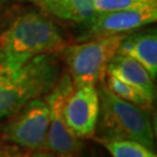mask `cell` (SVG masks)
Masks as SVG:
<instances>
[{
	"label": "cell",
	"instance_id": "obj_1",
	"mask_svg": "<svg viewBox=\"0 0 157 157\" xmlns=\"http://www.w3.org/2000/svg\"><path fill=\"white\" fill-rule=\"evenodd\" d=\"M67 45L61 27L41 11L23 8L0 33V48L22 63L41 55H58Z\"/></svg>",
	"mask_w": 157,
	"mask_h": 157
},
{
	"label": "cell",
	"instance_id": "obj_2",
	"mask_svg": "<svg viewBox=\"0 0 157 157\" xmlns=\"http://www.w3.org/2000/svg\"><path fill=\"white\" fill-rule=\"evenodd\" d=\"M62 75L56 55H41L27 62L17 76L0 84V127L27 102L50 93Z\"/></svg>",
	"mask_w": 157,
	"mask_h": 157
},
{
	"label": "cell",
	"instance_id": "obj_3",
	"mask_svg": "<svg viewBox=\"0 0 157 157\" xmlns=\"http://www.w3.org/2000/svg\"><path fill=\"white\" fill-rule=\"evenodd\" d=\"M97 89L100 109L94 137L136 141L152 149L155 135L149 112L118 98L102 83Z\"/></svg>",
	"mask_w": 157,
	"mask_h": 157
},
{
	"label": "cell",
	"instance_id": "obj_4",
	"mask_svg": "<svg viewBox=\"0 0 157 157\" xmlns=\"http://www.w3.org/2000/svg\"><path fill=\"white\" fill-rule=\"evenodd\" d=\"M127 35L120 34L67 44L61 54L73 89L86 85L98 86L104 83L107 67Z\"/></svg>",
	"mask_w": 157,
	"mask_h": 157
},
{
	"label": "cell",
	"instance_id": "obj_5",
	"mask_svg": "<svg viewBox=\"0 0 157 157\" xmlns=\"http://www.w3.org/2000/svg\"><path fill=\"white\" fill-rule=\"evenodd\" d=\"M49 127L45 98H35L0 127V140L28 152L43 149Z\"/></svg>",
	"mask_w": 157,
	"mask_h": 157
},
{
	"label": "cell",
	"instance_id": "obj_6",
	"mask_svg": "<svg viewBox=\"0 0 157 157\" xmlns=\"http://www.w3.org/2000/svg\"><path fill=\"white\" fill-rule=\"evenodd\" d=\"M72 90L71 79L64 73L45 97L49 106V127L42 150L56 157H80L84 151V142L71 133L63 118L64 102Z\"/></svg>",
	"mask_w": 157,
	"mask_h": 157
},
{
	"label": "cell",
	"instance_id": "obj_7",
	"mask_svg": "<svg viewBox=\"0 0 157 157\" xmlns=\"http://www.w3.org/2000/svg\"><path fill=\"white\" fill-rule=\"evenodd\" d=\"M99 94L94 85L73 89L63 106V118L67 128L79 140H90L95 135L99 118Z\"/></svg>",
	"mask_w": 157,
	"mask_h": 157
},
{
	"label": "cell",
	"instance_id": "obj_8",
	"mask_svg": "<svg viewBox=\"0 0 157 157\" xmlns=\"http://www.w3.org/2000/svg\"><path fill=\"white\" fill-rule=\"evenodd\" d=\"M157 8L97 13L93 20L84 27L79 41L130 34L156 22Z\"/></svg>",
	"mask_w": 157,
	"mask_h": 157
},
{
	"label": "cell",
	"instance_id": "obj_9",
	"mask_svg": "<svg viewBox=\"0 0 157 157\" xmlns=\"http://www.w3.org/2000/svg\"><path fill=\"white\" fill-rule=\"evenodd\" d=\"M119 55L140 63L154 80L157 76V33L156 29L135 30L128 34L119 45Z\"/></svg>",
	"mask_w": 157,
	"mask_h": 157
},
{
	"label": "cell",
	"instance_id": "obj_10",
	"mask_svg": "<svg viewBox=\"0 0 157 157\" xmlns=\"http://www.w3.org/2000/svg\"><path fill=\"white\" fill-rule=\"evenodd\" d=\"M106 75L113 76L133 86L150 100H155L156 87L154 84V79L146 69L134 59L117 54L108 64Z\"/></svg>",
	"mask_w": 157,
	"mask_h": 157
},
{
	"label": "cell",
	"instance_id": "obj_11",
	"mask_svg": "<svg viewBox=\"0 0 157 157\" xmlns=\"http://www.w3.org/2000/svg\"><path fill=\"white\" fill-rule=\"evenodd\" d=\"M93 140L104 147L112 157H157L152 149L136 141L102 137H93Z\"/></svg>",
	"mask_w": 157,
	"mask_h": 157
},
{
	"label": "cell",
	"instance_id": "obj_12",
	"mask_svg": "<svg viewBox=\"0 0 157 157\" xmlns=\"http://www.w3.org/2000/svg\"><path fill=\"white\" fill-rule=\"evenodd\" d=\"M102 84L105 85L113 94H115L120 99H122L124 101H128V102H132V104H134L136 106L146 109L148 112H150L152 109L154 101L150 100L149 98H147L146 95L143 94V93H141L139 90H136L135 87L126 84V83L121 82V80H119L115 77L106 75Z\"/></svg>",
	"mask_w": 157,
	"mask_h": 157
},
{
	"label": "cell",
	"instance_id": "obj_13",
	"mask_svg": "<svg viewBox=\"0 0 157 157\" xmlns=\"http://www.w3.org/2000/svg\"><path fill=\"white\" fill-rule=\"evenodd\" d=\"M67 21L87 26L93 20L97 12L94 10V0H64Z\"/></svg>",
	"mask_w": 157,
	"mask_h": 157
},
{
	"label": "cell",
	"instance_id": "obj_14",
	"mask_svg": "<svg viewBox=\"0 0 157 157\" xmlns=\"http://www.w3.org/2000/svg\"><path fill=\"white\" fill-rule=\"evenodd\" d=\"M157 8V0H94L97 13Z\"/></svg>",
	"mask_w": 157,
	"mask_h": 157
},
{
	"label": "cell",
	"instance_id": "obj_15",
	"mask_svg": "<svg viewBox=\"0 0 157 157\" xmlns=\"http://www.w3.org/2000/svg\"><path fill=\"white\" fill-rule=\"evenodd\" d=\"M26 63L10 56L0 48V84L17 76Z\"/></svg>",
	"mask_w": 157,
	"mask_h": 157
},
{
	"label": "cell",
	"instance_id": "obj_16",
	"mask_svg": "<svg viewBox=\"0 0 157 157\" xmlns=\"http://www.w3.org/2000/svg\"><path fill=\"white\" fill-rule=\"evenodd\" d=\"M26 1L34 2L47 15H52L57 19L67 21V11H65L64 0H26Z\"/></svg>",
	"mask_w": 157,
	"mask_h": 157
},
{
	"label": "cell",
	"instance_id": "obj_17",
	"mask_svg": "<svg viewBox=\"0 0 157 157\" xmlns=\"http://www.w3.org/2000/svg\"><path fill=\"white\" fill-rule=\"evenodd\" d=\"M21 10V6L17 5L14 0H0V33Z\"/></svg>",
	"mask_w": 157,
	"mask_h": 157
},
{
	"label": "cell",
	"instance_id": "obj_18",
	"mask_svg": "<svg viewBox=\"0 0 157 157\" xmlns=\"http://www.w3.org/2000/svg\"><path fill=\"white\" fill-rule=\"evenodd\" d=\"M32 152L7 143H0V157H30Z\"/></svg>",
	"mask_w": 157,
	"mask_h": 157
},
{
	"label": "cell",
	"instance_id": "obj_19",
	"mask_svg": "<svg viewBox=\"0 0 157 157\" xmlns=\"http://www.w3.org/2000/svg\"><path fill=\"white\" fill-rule=\"evenodd\" d=\"M30 157H56V156H54L52 154H50V152H48V151H44V150H40V151L32 152Z\"/></svg>",
	"mask_w": 157,
	"mask_h": 157
},
{
	"label": "cell",
	"instance_id": "obj_20",
	"mask_svg": "<svg viewBox=\"0 0 157 157\" xmlns=\"http://www.w3.org/2000/svg\"><path fill=\"white\" fill-rule=\"evenodd\" d=\"M17 1H26V0H17Z\"/></svg>",
	"mask_w": 157,
	"mask_h": 157
},
{
	"label": "cell",
	"instance_id": "obj_21",
	"mask_svg": "<svg viewBox=\"0 0 157 157\" xmlns=\"http://www.w3.org/2000/svg\"><path fill=\"white\" fill-rule=\"evenodd\" d=\"M80 157H82V156H80Z\"/></svg>",
	"mask_w": 157,
	"mask_h": 157
}]
</instances>
